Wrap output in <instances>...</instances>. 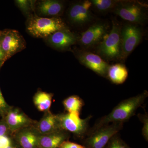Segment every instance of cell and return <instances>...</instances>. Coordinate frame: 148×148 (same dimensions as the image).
I'll use <instances>...</instances> for the list:
<instances>
[{
  "mask_svg": "<svg viewBox=\"0 0 148 148\" xmlns=\"http://www.w3.org/2000/svg\"><path fill=\"white\" fill-rule=\"evenodd\" d=\"M60 129L73 133L79 139H84L89 129V122L92 116H89L84 119L80 117L77 113H66L57 115Z\"/></svg>",
  "mask_w": 148,
  "mask_h": 148,
  "instance_id": "3957f363",
  "label": "cell"
},
{
  "mask_svg": "<svg viewBox=\"0 0 148 148\" xmlns=\"http://www.w3.org/2000/svg\"><path fill=\"white\" fill-rule=\"evenodd\" d=\"M6 148H21L20 146L15 142V140H12V142Z\"/></svg>",
  "mask_w": 148,
  "mask_h": 148,
  "instance_id": "f546056e",
  "label": "cell"
},
{
  "mask_svg": "<svg viewBox=\"0 0 148 148\" xmlns=\"http://www.w3.org/2000/svg\"><path fill=\"white\" fill-rule=\"evenodd\" d=\"M12 139L9 135L0 137V148H6L12 142Z\"/></svg>",
  "mask_w": 148,
  "mask_h": 148,
  "instance_id": "83f0119b",
  "label": "cell"
},
{
  "mask_svg": "<svg viewBox=\"0 0 148 148\" xmlns=\"http://www.w3.org/2000/svg\"><path fill=\"white\" fill-rule=\"evenodd\" d=\"M105 148H106V147H105Z\"/></svg>",
  "mask_w": 148,
  "mask_h": 148,
  "instance_id": "1f68e13d",
  "label": "cell"
},
{
  "mask_svg": "<svg viewBox=\"0 0 148 148\" xmlns=\"http://www.w3.org/2000/svg\"><path fill=\"white\" fill-rule=\"evenodd\" d=\"M123 123H112L99 128L82 140L86 148H105L110 140L122 129Z\"/></svg>",
  "mask_w": 148,
  "mask_h": 148,
  "instance_id": "5b68a950",
  "label": "cell"
},
{
  "mask_svg": "<svg viewBox=\"0 0 148 148\" xmlns=\"http://www.w3.org/2000/svg\"><path fill=\"white\" fill-rule=\"evenodd\" d=\"M142 32L135 25L127 24L121 31V58H126L138 45L142 39Z\"/></svg>",
  "mask_w": 148,
  "mask_h": 148,
  "instance_id": "ba28073f",
  "label": "cell"
},
{
  "mask_svg": "<svg viewBox=\"0 0 148 148\" xmlns=\"http://www.w3.org/2000/svg\"><path fill=\"white\" fill-rule=\"evenodd\" d=\"M128 76L127 68L123 64H116L109 66L107 77L114 84H120L123 83Z\"/></svg>",
  "mask_w": 148,
  "mask_h": 148,
  "instance_id": "ac0fdd59",
  "label": "cell"
},
{
  "mask_svg": "<svg viewBox=\"0 0 148 148\" xmlns=\"http://www.w3.org/2000/svg\"><path fill=\"white\" fill-rule=\"evenodd\" d=\"M26 28L33 36L46 38L55 32L68 28L61 18L41 17L35 14L29 16Z\"/></svg>",
  "mask_w": 148,
  "mask_h": 148,
  "instance_id": "7a4b0ae2",
  "label": "cell"
},
{
  "mask_svg": "<svg viewBox=\"0 0 148 148\" xmlns=\"http://www.w3.org/2000/svg\"><path fill=\"white\" fill-rule=\"evenodd\" d=\"M46 38L51 46L59 49H68L77 41L76 36L68 28L57 31Z\"/></svg>",
  "mask_w": 148,
  "mask_h": 148,
  "instance_id": "7c38bea8",
  "label": "cell"
},
{
  "mask_svg": "<svg viewBox=\"0 0 148 148\" xmlns=\"http://www.w3.org/2000/svg\"><path fill=\"white\" fill-rule=\"evenodd\" d=\"M148 96V92L142 93L121 101L110 113L101 118L91 128H89L86 136H89L99 128L110 123H124L135 114L137 110L145 102Z\"/></svg>",
  "mask_w": 148,
  "mask_h": 148,
  "instance_id": "6da1fadb",
  "label": "cell"
},
{
  "mask_svg": "<svg viewBox=\"0 0 148 148\" xmlns=\"http://www.w3.org/2000/svg\"><path fill=\"white\" fill-rule=\"evenodd\" d=\"M11 107L6 102L0 88V116L4 117Z\"/></svg>",
  "mask_w": 148,
  "mask_h": 148,
  "instance_id": "d4e9b609",
  "label": "cell"
},
{
  "mask_svg": "<svg viewBox=\"0 0 148 148\" xmlns=\"http://www.w3.org/2000/svg\"><path fill=\"white\" fill-rule=\"evenodd\" d=\"M53 95L52 93L38 91L34 97V103L39 111L47 112L49 111Z\"/></svg>",
  "mask_w": 148,
  "mask_h": 148,
  "instance_id": "d6986e66",
  "label": "cell"
},
{
  "mask_svg": "<svg viewBox=\"0 0 148 148\" xmlns=\"http://www.w3.org/2000/svg\"><path fill=\"white\" fill-rule=\"evenodd\" d=\"M10 132L27 127L32 123L31 119L18 109L10 108L4 117Z\"/></svg>",
  "mask_w": 148,
  "mask_h": 148,
  "instance_id": "8fae6325",
  "label": "cell"
},
{
  "mask_svg": "<svg viewBox=\"0 0 148 148\" xmlns=\"http://www.w3.org/2000/svg\"><path fill=\"white\" fill-rule=\"evenodd\" d=\"M65 110L68 113L80 114L82 107L84 106V101L79 96L72 95L66 98L63 102Z\"/></svg>",
  "mask_w": 148,
  "mask_h": 148,
  "instance_id": "ffe728a7",
  "label": "cell"
},
{
  "mask_svg": "<svg viewBox=\"0 0 148 148\" xmlns=\"http://www.w3.org/2000/svg\"><path fill=\"white\" fill-rule=\"evenodd\" d=\"M106 148H131L122 140L117 134L113 136L110 140Z\"/></svg>",
  "mask_w": 148,
  "mask_h": 148,
  "instance_id": "603a6c76",
  "label": "cell"
},
{
  "mask_svg": "<svg viewBox=\"0 0 148 148\" xmlns=\"http://www.w3.org/2000/svg\"><path fill=\"white\" fill-rule=\"evenodd\" d=\"M10 131L3 118L0 120V137L9 135Z\"/></svg>",
  "mask_w": 148,
  "mask_h": 148,
  "instance_id": "484cf974",
  "label": "cell"
},
{
  "mask_svg": "<svg viewBox=\"0 0 148 148\" xmlns=\"http://www.w3.org/2000/svg\"><path fill=\"white\" fill-rule=\"evenodd\" d=\"M97 10L100 12H106L111 9L114 8L118 1L112 0H92L90 1Z\"/></svg>",
  "mask_w": 148,
  "mask_h": 148,
  "instance_id": "44dd1931",
  "label": "cell"
},
{
  "mask_svg": "<svg viewBox=\"0 0 148 148\" xmlns=\"http://www.w3.org/2000/svg\"><path fill=\"white\" fill-rule=\"evenodd\" d=\"M59 148H86L82 145L70 142L68 140L64 141L61 144Z\"/></svg>",
  "mask_w": 148,
  "mask_h": 148,
  "instance_id": "4316f807",
  "label": "cell"
},
{
  "mask_svg": "<svg viewBox=\"0 0 148 148\" xmlns=\"http://www.w3.org/2000/svg\"><path fill=\"white\" fill-rule=\"evenodd\" d=\"M138 118L143 123L142 129V134L145 140L148 142V115L147 113L143 114H139L138 115Z\"/></svg>",
  "mask_w": 148,
  "mask_h": 148,
  "instance_id": "cb8c5ba5",
  "label": "cell"
},
{
  "mask_svg": "<svg viewBox=\"0 0 148 148\" xmlns=\"http://www.w3.org/2000/svg\"><path fill=\"white\" fill-rule=\"evenodd\" d=\"M39 136L36 129L26 127L19 130L14 140L21 148H39Z\"/></svg>",
  "mask_w": 148,
  "mask_h": 148,
  "instance_id": "2e32d148",
  "label": "cell"
},
{
  "mask_svg": "<svg viewBox=\"0 0 148 148\" xmlns=\"http://www.w3.org/2000/svg\"><path fill=\"white\" fill-rule=\"evenodd\" d=\"M3 31H0V39L2 35Z\"/></svg>",
  "mask_w": 148,
  "mask_h": 148,
  "instance_id": "4dcf8cb0",
  "label": "cell"
},
{
  "mask_svg": "<svg viewBox=\"0 0 148 148\" xmlns=\"http://www.w3.org/2000/svg\"><path fill=\"white\" fill-rule=\"evenodd\" d=\"M114 12L123 19L134 24L143 23L146 18L144 7L136 2L119 1Z\"/></svg>",
  "mask_w": 148,
  "mask_h": 148,
  "instance_id": "52a82bcc",
  "label": "cell"
},
{
  "mask_svg": "<svg viewBox=\"0 0 148 148\" xmlns=\"http://www.w3.org/2000/svg\"><path fill=\"white\" fill-rule=\"evenodd\" d=\"M90 1H84L73 4L68 11V17L72 24L82 25L86 24L92 19L90 8Z\"/></svg>",
  "mask_w": 148,
  "mask_h": 148,
  "instance_id": "9c48e42d",
  "label": "cell"
},
{
  "mask_svg": "<svg viewBox=\"0 0 148 148\" xmlns=\"http://www.w3.org/2000/svg\"><path fill=\"white\" fill-rule=\"evenodd\" d=\"M107 27L102 23H97L90 26L82 34L80 42L82 45L89 47L103 39L106 35Z\"/></svg>",
  "mask_w": 148,
  "mask_h": 148,
  "instance_id": "4fadbf2b",
  "label": "cell"
},
{
  "mask_svg": "<svg viewBox=\"0 0 148 148\" xmlns=\"http://www.w3.org/2000/svg\"><path fill=\"white\" fill-rule=\"evenodd\" d=\"M0 41L6 61L26 48L24 37L16 30L7 29L3 31Z\"/></svg>",
  "mask_w": 148,
  "mask_h": 148,
  "instance_id": "8992f818",
  "label": "cell"
},
{
  "mask_svg": "<svg viewBox=\"0 0 148 148\" xmlns=\"http://www.w3.org/2000/svg\"><path fill=\"white\" fill-rule=\"evenodd\" d=\"M6 61V60L5 55L3 51L2 48L1 41H0V69H1L3 65L4 64L5 62Z\"/></svg>",
  "mask_w": 148,
  "mask_h": 148,
  "instance_id": "f1b7e54d",
  "label": "cell"
},
{
  "mask_svg": "<svg viewBox=\"0 0 148 148\" xmlns=\"http://www.w3.org/2000/svg\"><path fill=\"white\" fill-rule=\"evenodd\" d=\"M110 32L104 37L98 47L99 53L110 60L121 58V31L119 24L113 20Z\"/></svg>",
  "mask_w": 148,
  "mask_h": 148,
  "instance_id": "277c9868",
  "label": "cell"
},
{
  "mask_svg": "<svg viewBox=\"0 0 148 148\" xmlns=\"http://www.w3.org/2000/svg\"><path fill=\"white\" fill-rule=\"evenodd\" d=\"M40 135H45L61 130L57 115L51 113L50 111L46 113L37 123L36 128Z\"/></svg>",
  "mask_w": 148,
  "mask_h": 148,
  "instance_id": "e0dca14e",
  "label": "cell"
},
{
  "mask_svg": "<svg viewBox=\"0 0 148 148\" xmlns=\"http://www.w3.org/2000/svg\"><path fill=\"white\" fill-rule=\"evenodd\" d=\"M37 13L41 17H55L60 15L64 10L63 2L57 0H43L35 5Z\"/></svg>",
  "mask_w": 148,
  "mask_h": 148,
  "instance_id": "5bb4252c",
  "label": "cell"
},
{
  "mask_svg": "<svg viewBox=\"0 0 148 148\" xmlns=\"http://www.w3.org/2000/svg\"><path fill=\"white\" fill-rule=\"evenodd\" d=\"M77 58L86 68L101 76L107 77L110 66L99 56L91 52L82 51L78 53Z\"/></svg>",
  "mask_w": 148,
  "mask_h": 148,
  "instance_id": "30bf717a",
  "label": "cell"
},
{
  "mask_svg": "<svg viewBox=\"0 0 148 148\" xmlns=\"http://www.w3.org/2000/svg\"><path fill=\"white\" fill-rule=\"evenodd\" d=\"M16 5L19 8L21 11L24 14L31 15V13L34 10V1H28V0H16L14 1Z\"/></svg>",
  "mask_w": 148,
  "mask_h": 148,
  "instance_id": "7402d4cb",
  "label": "cell"
},
{
  "mask_svg": "<svg viewBox=\"0 0 148 148\" xmlns=\"http://www.w3.org/2000/svg\"><path fill=\"white\" fill-rule=\"evenodd\" d=\"M69 132L60 130L45 135H40L38 141L39 148H59L64 141L69 140Z\"/></svg>",
  "mask_w": 148,
  "mask_h": 148,
  "instance_id": "9a60e30c",
  "label": "cell"
}]
</instances>
